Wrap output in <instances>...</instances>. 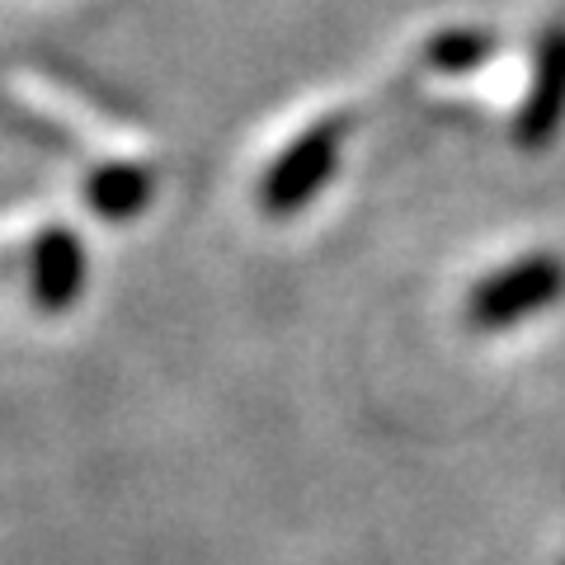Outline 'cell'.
Returning <instances> with one entry per match:
<instances>
[{
    "label": "cell",
    "mask_w": 565,
    "mask_h": 565,
    "mask_svg": "<svg viewBox=\"0 0 565 565\" xmlns=\"http://www.w3.org/2000/svg\"><path fill=\"white\" fill-rule=\"evenodd\" d=\"M556 288H561L556 259H519L514 269L486 278L481 288L471 292V316L481 326H509V321H519V316L537 311Z\"/></svg>",
    "instance_id": "6da1fadb"
}]
</instances>
